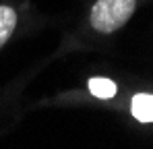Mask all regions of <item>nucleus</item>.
I'll return each instance as SVG.
<instances>
[{
  "label": "nucleus",
  "mask_w": 153,
  "mask_h": 149,
  "mask_svg": "<svg viewBox=\"0 0 153 149\" xmlns=\"http://www.w3.org/2000/svg\"><path fill=\"white\" fill-rule=\"evenodd\" d=\"M17 27V10L8 4H0V48L10 39Z\"/></svg>",
  "instance_id": "obj_3"
},
{
  "label": "nucleus",
  "mask_w": 153,
  "mask_h": 149,
  "mask_svg": "<svg viewBox=\"0 0 153 149\" xmlns=\"http://www.w3.org/2000/svg\"><path fill=\"white\" fill-rule=\"evenodd\" d=\"M89 91L100 99H110L116 95V83L105 77H93L89 79Z\"/></svg>",
  "instance_id": "obj_4"
},
{
  "label": "nucleus",
  "mask_w": 153,
  "mask_h": 149,
  "mask_svg": "<svg viewBox=\"0 0 153 149\" xmlns=\"http://www.w3.org/2000/svg\"><path fill=\"white\" fill-rule=\"evenodd\" d=\"M137 0H95L91 8V27L100 33H114L132 17Z\"/></svg>",
  "instance_id": "obj_1"
},
{
  "label": "nucleus",
  "mask_w": 153,
  "mask_h": 149,
  "mask_svg": "<svg viewBox=\"0 0 153 149\" xmlns=\"http://www.w3.org/2000/svg\"><path fill=\"white\" fill-rule=\"evenodd\" d=\"M130 112L139 122H153V95L137 93L130 101Z\"/></svg>",
  "instance_id": "obj_2"
}]
</instances>
